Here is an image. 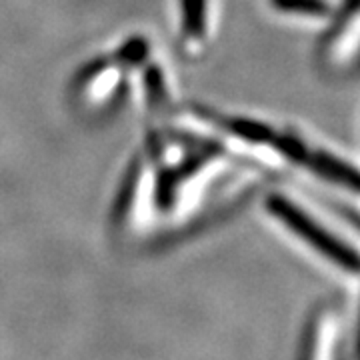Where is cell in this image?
<instances>
[{"label":"cell","instance_id":"cell-2","mask_svg":"<svg viewBox=\"0 0 360 360\" xmlns=\"http://www.w3.org/2000/svg\"><path fill=\"white\" fill-rule=\"evenodd\" d=\"M310 167L314 172H319L322 179L336 182L352 193H360V170L338 160L335 156L326 155V153H316L310 158Z\"/></svg>","mask_w":360,"mask_h":360},{"label":"cell","instance_id":"cell-3","mask_svg":"<svg viewBox=\"0 0 360 360\" xmlns=\"http://www.w3.org/2000/svg\"><path fill=\"white\" fill-rule=\"evenodd\" d=\"M274 4L281 11L312 14V16H321V14L328 13V4L324 0H274Z\"/></svg>","mask_w":360,"mask_h":360},{"label":"cell","instance_id":"cell-1","mask_svg":"<svg viewBox=\"0 0 360 360\" xmlns=\"http://www.w3.org/2000/svg\"><path fill=\"white\" fill-rule=\"evenodd\" d=\"M269 208L300 238H304L321 255L333 260L336 266L345 269L347 272H360L359 252L354 248H350L347 243H342L340 238L333 236L326 229H322L321 224H316L309 214L298 210L292 202H288L286 198H281V196H274V198H270Z\"/></svg>","mask_w":360,"mask_h":360},{"label":"cell","instance_id":"cell-4","mask_svg":"<svg viewBox=\"0 0 360 360\" xmlns=\"http://www.w3.org/2000/svg\"><path fill=\"white\" fill-rule=\"evenodd\" d=\"M359 350H360V347H359Z\"/></svg>","mask_w":360,"mask_h":360}]
</instances>
